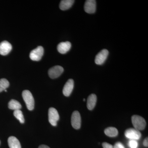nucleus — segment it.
I'll list each match as a JSON object with an SVG mask.
<instances>
[{
  "instance_id": "nucleus-19",
  "label": "nucleus",
  "mask_w": 148,
  "mask_h": 148,
  "mask_svg": "<svg viewBox=\"0 0 148 148\" xmlns=\"http://www.w3.org/2000/svg\"><path fill=\"white\" fill-rule=\"evenodd\" d=\"M9 85L10 83L8 80L4 78L0 79V92L6 90Z\"/></svg>"
},
{
  "instance_id": "nucleus-21",
  "label": "nucleus",
  "mask_w": 148,
  "mask_h": 148,
  "mask_svg": "<svg viewBox=\"0 0 148 148\" xmlns=\"http://www.w3.org/2000/svg\"><path fill=\"white\" fill-rule=\"evenodd\" d=\"M113 147L114 148H125L123 145L120 142L116 143Z\"/></svg>"
},
{
  "instance_id": "nucleus-7",
  "label": "nucleus",
  "mask_w": 148,
  "mask_h": 148,
  "mask_svg": "<svg viewBox=\"0 0 148 148\" xmlns=\"http://www.w3.org/2000/svg\"><path fill=\"white\" fill-rule=\"evenodd\" d=\"M109 54L108 51L106 49H103L95 56V64L98 65H102L105 63Z\"/></svg>"
},
{
  "instance_id": "nucleus-13",
  "label": "nucleus",
  "mask_w": 148,
  "mask_h": 148,
  "mask_svg": "<svg viewBox=\"0 0 148 148\" xmlns=\"http://www.w3.org/2000/svg\"><path fill=\"white\" fill-rule=\"evenodd\" d=\"M97 102V97L94 94H90L88 97L87 101V107L90 110H93L95 108Z\"/></svg>"
},
{
  "instance_id": "nucleus-9",
  "label": "nucleus",
  "mask_w": 148,
  "mask_h": 148,
  "mask_svg": "<svg viewBox=\"0 0 148 148\" xmlns=\"http://www.w3.org/2000/svg\"><path fill=\"white\" fill-rule=\"evenodd\" d=\"M96 8V1L95 0H87L86 1L84 6V9L86 13H95Z\"/></svg>"
},
{
  "instance_id": "nucleus-18",
  "label": "nucleus",
  "mask_w": 148,
  "mask_h": 148,
  "mask_svg": "<svg viewBox=\"0 0 148 148\" xmlns=\"http://www.w3.org/2000/svg\"><path fill=\"white\" fill-rule=\"evenodd\" d=\"M14 115L19 121L21 123H24L25 120H24V116H23L22 112L20 110H14L13 113Z\"/></svg>"
},
{
  "instance_id": "nucleus-4",
  "label": "nucleus",
  "mask_w": 148,
  "mask_h": 148,
  "mask_svg": "<svg viewBox=\"0 0 148 148\" xmlns=\"http://www.w3.org/2000/svg\"><path fill=\"white\" fill-rule=\"evenodd\" d=\"M43 53V48L40 46L31 51L30 53V58L33 61H39L41 59Z\"/></svg>"
},
{
  "instance_id": "nucleus-23",
  "label": "nucleus",
  "mask_w": 148,
  "mask_h": 148,
  "mask_svg": "<svg viewBox=\"0 0 148 148\" xmlns=\"http://www.w3.org/2000/svg\"><path fill=\"white\" fill-rule=\"evenodd\" d=\"M143 145L145 147H148V138H147L145 139L144 140V142H143Z\"/></svg>"
},
{
  "instance_id": "nucleus-15",
  "label": "nucleus",
  "mask_w": 148,
  "mask_h": 148,
  "mask_svg": "<svg viewBox=\"0 0 148 148\" xmlns=\"http://www.w3.org/2000/svg\"><path fill=\"white\" fill-rule=\"evenodd\" d=\"M74 2L75 1L73 0H63L60 2L59 8L61 10H67L71 7Z\"/></svg>"
},
{
  "instance_id": "nucleus-16",
  "label": "nucleus",
  "mask_w": 148,
  "mask_h": 148,
  "mask_svg": "<svg viewBox=\"0 0 148 148\" xmlns=\"http://www.w3.org/2000/svg\"><path fill=\"white\" fill-rule=\"evenodd\" d=\"M105 134L110 137H115L118 134V131L116 128L114 127H108L105 129Z\"/></svg>"
},
{
  "instance_id": "nucleus-25",
  "label": "nucleus",
  "mask_w": 148,
  "mask_h": 148,
  "mask_svg": "<svg viewBox=\"0 0 148 148\" xmlns=\"http://www.w3.org/2000/svg\"><path fill=\"white\" fill-rule=\"evenodd\" d=\"M5 92H7V90H6H6H5Z\"/></svg>"
},
{
  "instance_id": "nucleus-14",
  "label": "nucleus",
  "mask_w": 148,
  "mask_h": 148,
  "mask_svg": "<svg viewBox=\"0 0 148 148\" xmlns=\"http://www.w3.org/2000/svg\"><path fill=\"white\" fill-rule=\"evenodd\" d=\"M8 144L10 148H21L20 142L14 136H11L8 138Z\"/></svg>"
},
{
  "instance_id": "nucleus-8",
  "label": "nucleus",
  "mask_w": 148,
  "mask_h": 148,
  "mask_svg": "<svg viewBox=\"0 0 148 148\" xmlns=\"http://www.w3.org/2000/svg\"><path fill=\"white\" fill-rule=\"evenodd\" d=\"M64 69L61 66H56L49 70L48 74L51 79H55L60 76L64 72Z\"/></svg>"
},
{
  "instance_id": "nucleus-24",
  "label": "nucleus",
  "mask_w": 148,
  "mask_h": 148,
  "mask_svg": "<svg viewBox=\"0 0 148 148\" xmlns=\"http://www.w3.org/2000/svg\"><path fill=\"white\" fill-rule=\"evenodd\" d=\"M38 148H50L48 146L45 145H41Z\"/></svg>"
},
{
  "instance_id": "nucleus-5",
  "label": "nucleus",
  "mask_w": 148,
  "mask_h": 148,
  "mask_svg": "<svg viewBox=\"0 0 148 148\" xmlns=\"http://www.w3.org/2000/svg\"><path fill=\"white\" fill-rule=\"evenodd\" d=\"M125 135L126 138L130 140H138L141 138V132L140 131L135 128H129L125 130Z\"/></svg>"
},
{
  "instance_id": "nucleus-20",
  "label": "nucleus",
  "mask_w": 148,
  "mask_h": 148,
  "mask_svg": "<svg viewBox=\"0 0 148 148\" xmlns=\"http://www.w3.org/2000/svg\"><path fill=\"white\" fill-rule=\"evenodd\" d=\"M129 147L131 148H137L138 146V143L137 141L134 140H130L129 142Z\"/></svg>"
},
{
  "instance_id": "nucleus-26",
  "label": "nucleus",
  "mask_w": 148,
  "mask_h": 148,
  "mask_svg": "<svg viewBox=\"0 0 148 148\" xmlns=\"http://www.w3.org/2000/svg\"><path fill=\"white\" fill-rule=\"evenodd\" d=\"M85 101V99H83V101Z\"/></svg>"
},
{
  "instance_id": "nucleus-6",
  "label": "nucleus",
  "mask_w": 148,
  "mask_h": 148,
  "mask_svg": "<svg viewBox=\"0 0 148 148\" xmlns=\"http://www.w3.org/2000/svg\"><path fill=\"white\" fill-rule=\"evenodd\" d=\"M71 124L75 129H79L81 125V117L79 112L77 111H74L72 115Z\"/></svg>"
},
{
  "instance_id": "nucleus-12",
  "label": "nucleus",
  "mask_w": 148,
  "mask_h": 148,
  "mask_svg": "<svg viewBox=\"0 0 148 148\" xmlns=\"http://www.w3.org/2000/svg\"><path fill=\"white\" fill-rule=\"evenodd\" d=\"M71 47V44L69 41L62 42L57 46V50L61 54H65L68 52Z\"/></svg>"
},
{
  "instance_id": "nucleus-17",
  "label": "nucleus",
  "mask_w": 148,
  "mask_h": 148,
  "mask_svg": "<svg viewBox=\"0 0 148 148\" xmlns=\"http://www.w3.org/2000/svg\"><path fill=\"white\" fill-rule=\"evenodd\" d=\"M8 108L11 110H20L21 108V106L18 101L12 99L9 102Z\"/></svg>"
},
{
  "instance_id": "nucleus-11",
  "label": "nucleus",
  "mask_w": 148,
  "mask_h": 148,
  "mask_svg": "<svg viewBox=\"0 0 148 148\" xmlns=\"http://www.w3.org/2000/svg\"><path fill=\"white\" fill-rule=\"evenodd\" d=\"M74 82L73 79H69L66 82L63 88V92L66 97L70 96L74 88Z\"/></svg>"
},
{
  "instance_id": "nucleus-3",
  "label": "nucleus",
  "mask_w": 148,
  "mask_h": 148,
  "mask_svg": "<svg viewBox=\"0 0 148 148\" xmlns=\"http://www.w3.org/2000/svg\"><path fill=\"white\" fill-rule=\"evenodd\" d=\"M49 121L53 126L57 125V122L59 120V116L58 111L53 108H50L48 111Z\"/></svg>"
},
{
  "instance_id": "nucleus-1",
  "label": "nucleus",
  "mask_w": 148,
  "mask_h": 148,
  "mask_svg": "<svg viewBox=\"0 0 148 148\" xmlns=\"http://www.w3.org/2000/svg\"><path fill=\"white\" fill-rule=\"evenodd\" d=\"M22 97L29 110H32L34 108V99L32 92L29 90H24L22 92Z\"/></svg>"
},
{
  "instance_id": "nucleus-10",
  "label": "nucleus",
  "mask_w": 148,
  "mask_h": 148,
  "mask_svg": "<svg viewBox=\"0 0 148 148\" xmlns=\"http://www.w3.org/2000/svg\"><path fill=\"white\" fill-rule=\"evenodd\" d=\"M12 49L10 43L7 41H3L0 43V54L5 56L8 54Z\"/></svg>"
},
{
  "instance_id": "nucleus-27",
  "label": "nucleus",
  "mask_w": 148,
  "mask_h": 148,
  "mask_svg": "<svg viewBox=\"0 0 148 148\" xmlns=\"http://www.w3.org/2000/svg\"><path fill=\"white\" fill-rule=\"evenodd\" d=\"M0 144H1V142H0Z\"/></svg>"
},
{
  "instance_id": "nucleus-2",
  "label": "nucleus",
  "mask_w": 148,
  "mask_h": 148,
  "mask_svg": "<svg viewBox=\"0 0 148 148\" xmlns=\"http://www.w3.org/2000/svg\"><path fill=\"white\" fill-rule=\"evenodd\" d=\"M131 119L132 125L135 129L140 131L143 130L145 128L146 121L142 116L135 115L132 116Z\"/></svg>"
},
{
  "instance_id": "nucleus-22",
  "label": "nucleus",
  "mask_w": 148,
  "mask_h": 148,
  "mask_svg": "<svg viewBox=\"0 0 148 148\" xmlns=\"http://www.w3.org/2000/svg\"><path fill=\"white\" fill-rule=\"evenodd\" d=\"M103 148H114L113 146L107 143H104L102 144Z\"/></svg>"
}]
</instances>
